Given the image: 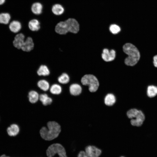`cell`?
<instances>
[{"label": "cell", "instance_id": "cell-1", "mask_svg": "<svg viewBox=\"0 0 157 157\" xmlns=\"http://www.w3.org/2000/svg\"><path fill=\"white\" fill-rule=\"evenodd\" d=\"M79 30V25L77 20L72 18H69L65 21L58 23L55 27V31L60 35L66 34L68 32L77 33Z\"/></svg>", "mask_w": 157, "mask_h": 157}, {"label": "cell", "instance_id": "cell-2", "mask_svg": "<svg viewBox=\"0 0 157 157\" xmlns=\"http://www.w3.org/2000/svg\"><path fill=\"white\" fill-rule=\"evenodd\" d=\"M47 128L43 127L40 131L41 137L44 140L50 141L57 137L61 131V127L59 124L54 121L48 122Z\"/></svg>", "mask_w": 157, "mask_h": 157}, {"label": "cell", "instance_id": "cell-3", "mask_svg": "<svg viewBox=\"0 0 157 157\" xmlns=\"http://www.w3.org/2000/svg\"><path fill=\"white\" fill-rule=\"evenodd\" d=\"M123 51L128 56L124 60L125 64L128 66H133L138 61L140 58V53L137 47L130 43H126L123 47Z\"/></svg>", "mask_w": 157, "mask_h": 157}, {"label": "cell", "instance_id": "cell-4", "mask_svg": "<svg viewBox=\"0 0 157 157\" xmlns=\"http://www.w3.org/2000/svg\"><path fill=\"white\" fill-rule=\"evenodd\" d=\"M127 117L131 119V124L137 127L141 126L145 119V116L143 113L140 110L136 108H132L129 110L126 113Z\"/></svg>", "mask_w": 157, "mask_h": 157}, {"label": "cell", "instance_id": "cell-5", "mask_svg": "<svg viewBox=\"0 0 157 157\" xmlns=\"http://www.w3.org/2000/svg\"><path fill=\"white\" fill-rule=\"evenodd\" d=\"M81 82L83 85L88 86L89 91L91 93L96 92L99 85L97 78L92 74L84 75L81 78Z\"/></svg>", "mask_w": 157, "mask_h": 157}, {"label": "cell", "instance_id": "cell-6", "mask_svg": "<svg viewBox=\"0 0 157 157\" xmlns=\"http://www.w3.org/2000/svg\"><path fill=\"white\" fill-rule=\"evenodd\" d=\"M56 154H58V157H67L65 148L59 143L51 144L46 151V154L48 157H53Z\"/></svg>", "mask_w": 157, "mask_h": 157}, {"label": "cell", "instance_id": "cell-7", "mask_svg": "<svg viewBox=\"0 0 157 157\" xmlns=\"http://www.w3.org/2000/svg\"><path fill=\"white\" fill-rule=\"evenodd\" d=\"M85 151L88 157H99L102 152L101 149L93 145L87 146Z\"/></svg>", "mask_w": 157, "mask_h": 157}, {"label": "cell", "instance_id": "cell-8", "mask_svg": "<svg viewBox=\"0 0 157 157\" xmlns=\"http://www.w3.org/2000/svg\"><path fill=\"white\" fill-rule=\"evenodd\" d=\"M25 41L24 34L22 33H18L14 36L13 42V45L15 48L19 50L20 49Z\"/></svg>", "mask_w": 157, "mask_h": 157}, {"label": "cell", "instance_id": "cell-9", "mask_svg": "<svg viewBox=\"0 0 157 157\" xmlns=\"http://www.w3.org/2000/svg\"><path fill=\"white\" fill-rule=\"evenodd\" d=\"M115 51L114 50L112 49L109 51L107 49H104L103 50L101 57L105 61L110 62L115 59Z\"/></svg>", "mask_w": 157, "mask_h": 157}, {"label": "cell", "instance_id": "cell-10", "mask_svg": "<svg viewBox=\"0 0 157 157\" xmlns=\"http://www.w3.org/2000/svg\"><path fill=\"white\" fill-rule=\"evenodd\" d=\"M8 26L10 31L13 33H18L22 28L21 23L17 20H13L11 21Z\"/></svg>", "mask_w": 157, "mask_h": 157}, {"label": "cell", "instance_id": "cell-11", "mask_svg": "<svg viewBox=\"0 0 157 157\" xmlns=\"http://www.w3.org/2000/svg\"><path fill=\"white\" fill-rule=\"evenodd\" d=\"M116 99L115 95L112 93L107 94L104 99V102L107 106L110 107L114 105L116 102Z\"/></svg>", "mask_w": 157, "mask_h": 157}, {"label": "cell", "instance_id": "cell-12", "mask_svg": "<svg viewBox=\"0 0 157 157\" xmlns=\"http://www.w3.org/2000/svg\"><path fill=\"white\" fill-rule=\"evenodd\" d=\"M10 14L6 12L0 13V24L7 25L10 22L11 16Z\"/></svg>", "mask_w": 157, "mask_h": 157}, {"label": "cell", "instance_id": "cell-13", "mask_svg": "<svg viewBox=\"0 0 157 157\" xmlns=\"http://www.w3.org/2000/svg\"><path fill=\"white\" fill-rule=\"evenodd\" d=\"M34 46L33 40L31 38L28 37L24 41L21 49L23 51L29 52L33 48Z\"/></svg>", "mask_w": 157, "mask_h": 157}, {"label": "cell", "instance_id": "cell-14", "mask_svg": "<svg viewBox=\"0 0 157 157\" xmlns=\"http://www.w3.org/2000/svg\"><path fill=\"white\" fill-rule=\"evenodd\" d=\"M82 90L81 86L77 83L72 84L69 87L70 93L71 95L74 96L80 95L82 92Z\"/></svg>", "mask_w": 157, "mask_h": 157}, {"label": "cell", "instance_id": "cell-15", "mask_svg": "<svg viewBox=\"0 0 157 157\" xmlns=\"http://www.w3.org/2000/svg\"><path fill=\"white\" fill-rule=\"evenodd\" d=\"M43 6L42 4L38 2L33 3L31 7V10L32 13L35 15L41 14L42 12Z\"/></svg>", "mask_w": 157, "mask_h": 157}, {"label": "cell", "instance_id": "cell-16", "mask_svg": "<svg viewBox=\"0 0 157 157\" xmlns=\"http://www.w3.org/2000/svg\"><path fill=\"white\" fill-rule=\"evenodd\" d=\"M19 128L17 124H13L8 127L7 129L8 134L10 136H15L18 134L19 132Z\"/></svg>", "mask_w": 157, "mask_h": 157}, {"label": "cell", "instance_id": "cell-17", "mask_svg": "<svg viewBox=\"0 0 157 157\" xmlns=\"http://www.w3.org/2000/svg\"><path fill=\"white\" fill-rule=\"evenodd\" d=\"M53 13L57 16H59L63 14L65 11L63 6L59 3H56L53 5L51 8Z\"/></svg>", "mask_w": 157, "mask_h": 157}, {"label": "cell", "instance_id": "cell-18", "mask_svg": "<svg viewBox=\"0 0 157 157\" xmlns=\"http://www.w3.org/2000/svg\"><path fill=\"white\" fill-rule=\"evenodd\" d=\"M28 26L31 31H37L40 28V23L37 19H32L29 22Z\"/></svg>", "mask_w": 157, "mask_h": 157}, {"label": "cell", "instance_id": "cell-19", "mask_svg": "<svg viewBox=\"0 0 157 157\" xmlns=\"http://www.w3.org/2000/svg\"><path fill=\"white\" fill-rule=\"evenodd\" d=\"M39 99L42 104L47 106L51 104L52 102V99L46 94H41L39 95Z\"/></svg>", "mask_w": 157, "mask_h": 157}, {"label": "cell", "instance_id": "cell-20", "mask_svg": "<svg viewBox=\"0 0 157 157\" xmlns=\"http://www.w3.org/2000/svg\"><path fill=\"white\" fill-rule=\"evenodd\" d=\"M39 96L38 93L34 90H31L28 93V98L29 102L34 104L37 102L39 99Z\"/></svg>", "mask_w": 157, "mask_h": 157}, {"label": "cell", "instance_id": "cell-21", "mask_svg": "<svg viewBox=\"0 0 157 157\" xmlns=\"http://www.w3.org/2000/svg\"><path fill=\"white\" fill-rule=\"evenodd\" d=\"M147 94L149 97H155L157 95V87L153 85L148 86L147 89Z\"/></svg>", "mask_w": 157, "mask_h": 157}, {"label": "cell", "instance_id": "cell-22", "mask_svg": "<svg viewBox=\"0 0 157 157\" xmlns=\"http://www.w3.org/2000/svg\"><path fill=\"white\" fill-rule=\"evenodd\" d=\"M38 75L40 76H44L49 75L50 74V71L48 67L45 65H41L37 72Z\"/></svg>", "mask_w": 157, "mask_h": 157}, {"label": "cell", "instance_id": "cell-23", "mask_svg": "<svg viewBox=\"0 0 157 157\" xmlns=\"http://www.w3.org/2000/svg\"><path fill=\"white\" fill-rule=\"evenodd\" d=\"M37 85L39 88L44 91H47L49 88L48 82L44 79L39 81L38 82Z\"/></svg>", "mask_w": 157, "mask_h": 157}, {"label": "cell", "instance_id": "cell-24", "mask_svg": "<svg viewBox=\"0 0 157 157\" xmlns=\"http://www.w3.org/2000/svg\"><path fill=\"white\" fill-rule=\"evenodd\" d=\"M50 92L53 94L58 95L60 94L62 91L61 86L58 84H53L50 87Z\"/></svg>", "mask_w": 157, "mask_h": 157}, {"label": "cell", "instance_id": "cell-25", "mask_svg": "<svg viewBox=\"0 0 157 157\" xmlns=\"http://www.w3.org/2000/svg\"><path fill=\"white\" fill-rule=\"evenodd\" d=\"M58 80L60 83L66 84L69 82V77L67 74L63 73L58 77Z\"/></svg>", "mask_w": 157, "mask_h": 157}, {"label": "cell", "instance_id": "cell-26", "mask_svg": "<svg viewBox=\"0 0 157 157\" xmlns=\"http://www.w3.org/2000/svg\"><path fill=\"white\" fill-rule=\"evenodd\" d=\"M109 30L112 33L115 34L119 33L121 29L118 26L115 24H113L110 26Z\"/></svg>", "mask_w": 157, "mask_h": 157}, {"label": "cell", "instance_id": "cell-27", "mask_svg": "<svg viewBox=\"0 0 157 157\" xmlns=\"http://www.w3.org/2000/svg\"><path fill=\"white\" fill-rule=\"evenodd\" d=\"M78 157H88L85 151H81L78 153Z\"/></svg>", "mask_w": 157, "mask_h": 157}, {"label": "cell", "instance_id": "cell-28", "mask_svg": "<svg viewBox=\"0 0 157 157\" xmlns=\"http://www.w3.org/2000/svg\"><path fill=\"white\" fill-rule=\"evenodd\" d=\"M153 64L154 66L157 67V55L153 57Z\"/></svg>", "mask_w": 157, "mask_h": 157}, {"label": "cell", "instance_id": "cell-29", "mask_svg": "<svg viewBox=\"0 0 157 157\" xmlns=\"http://www.w3.org/2000/svg\"><path fill=\"white\" fill-rule=\"evenodd\" d=\"M6 0H0V6H2L6 3Z\"/></svg>", "mask_w": 157, "mask_h": 157}, {"label": "cell", "instance_id": "cell-30", "mask_svg": "<svg viewBox=\"0 0 157 157\" xmlns=\"http://www.w3.org/2000/svg\"><path fill=\"white\" fill-rule=\"evenodd\" d=\"M0 157H10L9 156H7L5 154H3L0 156Z\"/></svg>", "mask_w": 157, "mask_h": 157}, {"label": "cell", "instance_id": "cell-31", "mask_svg": "<svg viewBox=\"0 0 157 157\" xmlns=\"http://www.w3.org/2000/svg\"><path fill=\"white\" fill-rule=\"evenodd\" d=\"M120 157H125L123 156H121Z\"/></svg>", "mask_w": 157, "mask_h": 157}]
</instances>
